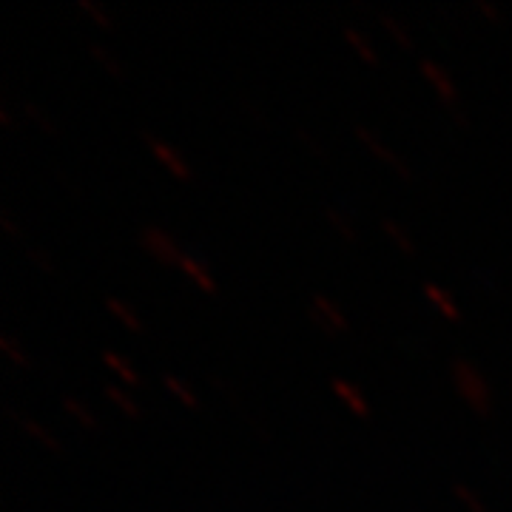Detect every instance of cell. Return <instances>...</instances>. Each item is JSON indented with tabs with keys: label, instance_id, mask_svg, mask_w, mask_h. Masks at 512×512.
Masks as SVG:
<instances>
[{
	"label": "cell",
	"instance_id": "obj_15",
	"mask_svg": "<svg viewBox=\"0 0 512 512\" xmlns=\"http://www.w3.org/2000/svg\"><path fill=\"white\" fill-rule=\"evenodd\" d=\"M106 311L111 313V319H117V325H123L131 333H140L143 330V319L137 316V311L123 302V299H117V296H106Z\"/></svg>",
	"mask_w": 512,
	"mask_h": 512
},
{
	"label": "cell",
	"instance_id": "obj_5",
	"mask_svg": "<svg viewBox=\"0 0 512 512\" xmlns=\"http://www.w3.org/2000/svg\"><path fill=\"white\" fill-rule=\"evenodd\" d=\"M137 242H140L143 254H148L160 265H174L177 268L185 254L183 248L177 245V239L171 237L165 228H160V225H143L140 234H137Z\"/></svg>",
	"mask_w": 512,
	"mask_h": 512
},
{
	"label": "cell",
	"instance_id": "obj_14",
	"mask_svg": "<svg viewBox=\"0 0 512 512\" xmlns=\"http://www.w3.org/2000/svg\"><path fill=\"white\" fill-rule=\"evenodd\" d=\"M86 52H89V57H92L94 63L103 69V72L109 74V77H114V80H126V66H123V60L114 55L111 49H106V46H100V43H89L86 46Z\"/></svg>",
	"mask_w": 512,
	"mask_h": 512
},
{
	"label": "cell",
	"instance_id": "obj_16",
	"mask_svg": "<svg viewBox=\"0 0 512 512\" xmlns=\"http://www.w3.org/2000/svg\"><path fill=\"white\" fill-rule=\"evenodd\" d=\"M163 387L177 399V402L183 404L185 410H200V396L194 393V387L180 379V376H174V373H165L163 376Z\"/></svg>",
	"mask_w": 512,
	"mask_h": 512
},
{
	"label": "cell",
	"instance_id": "obj_23",
	"mask_svg": "<svg viewBox=\"0 0 512 512\" xmlns=\"http://www.w3.org/2000/svg\"><path fill=\"white\" fill-rule=\"evenodd\" d=\"M20 111H23V117H26V120H29L35 128H40L46 137H57V126H55V120L49 117V111L40 109L37 103H23Z\"/></svg>",
	"mask_w": 512,
	"mask_h": 512
},
{
	"label": "cell",
	"instance_id": "obj_2",
	"mask_svg": "<svg viewBox=\"0 0 512 512\" xmlns=\"http://www.w3.org/2000/svg\"><path fill=\"white\" fill-rule=\"evenodd\" d=\"M419 74L424 77V83L436 92L441 103L447 106V111L453 114V120H458V126L467 128V117H464V109H461V97H458V89L456 83H453V77H450V72L441 63H436V60L421 57Z\"/></svg>",
	"mask_w": 512,
	"mask_h": 512
},
{
	"label": "cell",
	"instance_id": "obj_20",
	"mask_svg": "<svg viewBox=\"0 0 512 512\" xmlns=\"http://www.w3.org/2000/svg\"><path fill=\"white\" fill-rule=\"evenodd\" d=\"M0 353H3V359H6L9 365L23 367V370H29V367H32V356L26 353L23 342H18V339H15V336H9V333H3V336H0Z\"/></svg>",
	"mask_w": 512,
	"mask_h": 512
},
{
	"label": "cell",
	"instance_id": "obj_17",
	"mask_svg": "<svg viewBox=\"0 0 512 512\" xmlns=\"http://www.w3.org/2000/svg\"><path fill=\"white\" fill-rule=\"evenodd\" d=\"M60 407H63L66 416L77 421L83 430H97V427H100V419L94 416L92 407L86 402H80L77 396H63V399H60Z\"/></svg>",
	"mask_w": 512,
	"mask_h": 512
},
{
	"label": "cell",
	"instance_id": "obj_3",
	"mask_svg": "<svg viewBox=\"0 0 512 512\" xmlns=\"http://www.w3.org/2000/svg\"><path fill=\"white\" fill-rule=\"evenodd\" d=\"M353 137H356V140H359V143H362V146H365L367 151H370V154L379 160V163L387 165V168H390V171H393V174H396V177H399L404 185L416 183V171H413V165L407 163V160H404L396 148L387 146V143H384L382 137H379L373 128L353 126Z\"/></svg>",
	"mask_w": 512,
	"mask_h": 512
},
{
	"label": "cell",
	"instance_id": "obj_13",
	"mask_svg": "<svg viewBox=\"0 0 512 512\" xmlns=\"http://www.w3.org/2000/svg\"><path fill=\"white\" fill-rule=\"evenodd\" d=\"M379 228H382L384 237H387V239H390V242H393V245H396V251H402L404 256H416V254H419V242L413 239V234H410V228H404V225L399 220H393V217H384Z\"/></svg>",
	"mask_w": 512,
	"mask_h": 512
},
{
	"label": "cell",
	"instance_id": "obj_10",
	"mask_svg": "<svg viewBox=\"0 0 512 512\" xmlns=\"http://www.w3.org/2000/svg\"><path fill=\"white\" fill-rule=\"evenodd\" d=\"M100 362L106 365V370L114 376V382L117 384H126V387H140V384H143L140 370L131 365L126 356H120L117 350H103V353H100Z\"/></svg>",
	"mask_w": 512,
	"mask_h": 512
},
{
	"label": "cell",
	"instance_id": "obj_21",
	"mask_svg": "<svg viewBox=\"0 0 512 512\" xmlns=\"http://www.w3.org/2000/svg\"><path fill=\"white\" fill-rule=\"evenodd\" d=\"M103 393H106V399H109V402L114 404V407H117V410H120V413H123L126 419H140V416H143L140 404H137L134 399H131V396H128L126 387H117V384H106V390H103Z\"/></svg>",
	"mask_w": 512,
	"mask_h": 512
},
{
	"label": "cell",
	"instance_id": "obj_11",
	"mask_svg": "<svg viewBox=\"0 0 512 512\" xmlns=\"http://www.w3.org/2000/svg\"><path fill=\"white\" fill-rule=\"evenodd\" d=\"M421 293H424V299L436 308V313H439L441 319H447V322H461V308H458L456 296H450V291H444L436 282H424V285H421Z\"/></svg>",
	"mask_w": 512,
	"mask_h": 512
},
{
	"label": "cell",
	"instance_id": "obj_30",
	"mask_svg": "<svg viewBox=\"0 0 512 512\" xmlns=\"http://www.w3.org/2000/svg\"><path fill=\"white\" fill-rule=\"evenodd\" d=\"M245 114H248V120H254L256 126L262 128V131H265V128H268V123H265V117H262V114H265V111L259 109V106H256V103H245Z\"/></svg>",
	"mask_w": 512,
	"mask_h": 512
},
{
	"label": "cell",
	"instance_id": "obj_7",
	"mask_svg": "<svg viewBox=\"0 0 512 512\" xmlns=\"http://www.w3.org/2000/svg\"><path fill=\"white\" fill-rule=\"evenodd\" d=\"M6 416L18 424L20 433H26L29 439L37 441L43 450H49L52 456H63V444L57 441V436L49 430V427H43L40 421L32 419L29 413H23V410H18V407H6Z\"/></svg>",
	"mask_w": 512,
	"mask_h": 512
},
{
	"label": "cell",
	"instance_id": "obj_4",
	"mask_svg": "<svg viewBox=\"0 0 512 512\" xmlns=\"http://www.w3.org/2000/svg\"><path fill=\"white\" fill-rule=\"evenodd\" d=\"M140 137H143V143L151 151V157L160 163V168H163L168 177H174L177 183H191L194 180V168L188 165V160L171 143H165L163 137H157L151 131H143Z\"/></svg>",
	"mask_w": 512,
	"mask_h": 512
},
{
	"label": "cell",
	"instance_id": "obj_27",
	"mask_svg": "<svg viewBox=\"0 0 512 512\" xmlns=\"http://www.w3.org/2000/svg\"><path fill=\"white\" fill-rule=\"evenodd\" d=\"M476 12L487 20L490 26H504V12H501V6H495L490 0H476Z\"/></svg>",
	"mask_w": 512,
	"mask_h": 512
},
{
	"label": "cell",
	"instance_id": "obj_18",
	"mask_svg": "<svg viewBox=\"0 0 512 512\" xmlns=\"http://www.w3.org/2000/svg\"><path fill=\"white\" fill-rule=\"evenodd\" d=\"M376 18H379L384 32L390 35V40H393L402 52H413V49H416V40H413V35L404 29V23L396 18V15H390V12H379Z\"/></svg>",
	"mask_w": 512,
	"mask_h": 512
},
{
	"label": "cell",
	"instance_id": "obj_19",
	"mask_svg": "<svg viewBox=\"0 0 512 512\" xmlns=\"http://www.w3.org/2000/svg\"><path fill=\"white\" fill-rule=\"evenodd\" d=\"M325 222H328L330 228H333V234L336 237H342L348 245H356V239H359V231H356V225L350 220L348 214L339 208V205H330L325 208Z\"/></svg>",
	"mask_w": 512,
	"mask_h": 512
},
{
	"label": "cell",
	"instance_id": "obj_22",
	"mask_svg": "<svg viewBox=\"0 0 512 512\" xmlns=\"http://www.w3.org/2000/svg\"><path fill=\"white\" fill-rule=\"evenodd\" d=\"M77 9H80V15H86V18L92 20L97 29H103V32H114L117 29V23L111 20L109 12L97 0H77Z\"/></svg>",
	"mask_w": 512,
	"mask_h": 512
},
{
	"label": "cell",
	"instance_id": "obj_25",
	"mask_svg": "<svg viewBox=\"0 0 512 512\" xmlns=\"http://www.w3.org/2000/svg\"><path fill=\"white\" fill-rule=\"evenodd\" d=\"M29 259H32V265H35L40 274H46V276L57 274L55 259L49 256V251H43V248H29Z\"/></svg>",
	"mask_w": 512,
	"mask_h": 512
},
{
	"label": "cell",
	"instance_id": "obj_8",
	"mask_svg": "<svg viewBox=\"0 0 512 512\" xmlns=\"http://www.w3.org/2000/svg\"><path fill=\"white\" fill-rule=\"evenodd\" d=\"M177 271L197 288V291H202L205 296H217V291H220V285H217V276L211 274V268L205 265V262H200L197 256H191L188 251L183 254V259H180V265H177Z\"/></svg>",
	"mask_w": 512,
	"mask_h": 512
},
{
	"label": "cell",
	"instance_id": "obj_9",
	"mask_svg": "<svg viewBox=\"0 0 512 512\" xmlns=\"http://www.w3.org/2000/svg\"><path fill=\"white\" fill-rule=\"evenodd\" d=\"M330 390H333V396L345 404L353 416L370 419V402H367V396L362 393V387H356V384L348 382V379H330Z\"/></svg>",
	"mask_w": 512,
	"mask_h": 512
},
{
	"label": "cell",
	"instance_id": "obj_1",
	"mask_svg": "<svg viewBox=\"0 0 512 512\" xmlns=\"http://www.w3.org/2000/svg\"><path fill=\"white\" fill-rule=\"evenodd\" d=\"M450 376H453L458 399L470 407V413H476L478 419H490V413H493V387L484 379V373L470 359H453L450 362Z\"/></svg>",
	"mask_w": 512,
	"mask_h": 512
},
{
	"label": "cell",
	"instance_id": "obj_6",
	"mask_svg": "<svg viewBox=\"0 0 512 512\" xmlns=\"http://www.w3.org/2000/svg\"><path fill=\"white\" fill-rule=\"evenodd\" d=\"M308 316H311L313 325L322 330L325 336H342V333H348V316L325 293H313L311 305H308Z\"/></svg>",
	"mask_w": 512,
	"mask_h": 512
},
{
	"label": "cell",
	"instance_id": "obj_26",
	"mask_svg": "<svg viewBox=\"0 0 512 512\" xmlns=\"http://www.w3.org/2000/svg\"><path fill=\"white\" fill-rule=\"evenodd\" d=\"M296 137H299V143H302V146L311 151L313 157H319V160H328V148L322 146V143H319V140L313 137L308 128H302V126L296 128Z\"/></svg>",
	"mask_w": 512,
	"mask_h": 512
},
{
	"label": "cell",
	"instance_id": "obj_24",
	"mask_svg": "<svg viewBox=\"0 0 512 512\" xmlns=\"http://www.w3.org/2000/svg\"><path fill=\"white\" fill-rule=\"evenodd\" d=\"M453 495H456V501L467 512H487L484 501H481V495H478L473 487H467V484L456 481V484H453Z\"/></svg>",
	"mask_w": 512,
	"mask_h": 512
},
{
	"label": "cell",
	"instance_id": "obj_28",
	"mask_svg": "<svg viewBox=\"0 0 512 512\" xmlns=\"http://www.w3.org/2000/svg\"><path fill=\"white\" fill-rule=\"evenodd\" d=\"M0 231L6 234L9 239H15V242H20L23 239V231H20V225L15 220H12V214H0Z\"/></svg>",
	"mask_w": 512,
	"mask_h": 512
},
{
	"label": "cell",
	"instance_id": "obj_29",
	"mask_svg": "<svg viewBox=\"0 0 512 512\" xmlns=\"http://www.w3.org/2000/svg\"><path fill=\"white\" fill-rule=\"evenodd\" d=\"M0 126L6 128V131L18 128V114L9 109V103H0Z\"/></svg>",
	"mask_w": 512,
	"mask_h": 512
},
{
	"label": "cell",
	"instance_id": "obj_12",
	"mask_svg": "<svg viewBox=\"0 0 512 512\" xmlns=\"http://www.w3.org/2000/svg\"><path fill=\"white\" fill-rule=\"evenodd\" d=\"M342 37H345V43L353 49V55L359 57L365 66L376 69V66L382 63V57H379V52H376V46L370 43V37H367L362 29H356V26H345V29H342Z\"/></svg>",
	"mask_w": 512,
	"mask_h": 512
}]
</instances>
